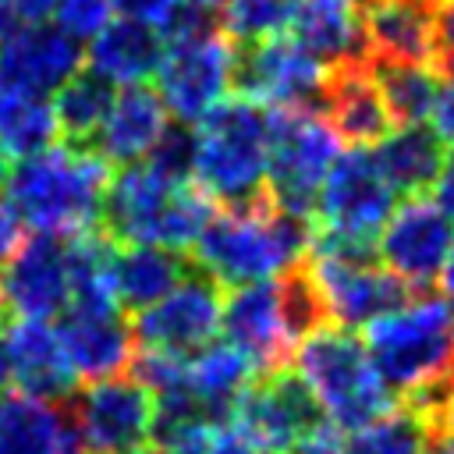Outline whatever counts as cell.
<instances>
[{
    "mask_svg": "<svg viewBox=\"0 0 454 454\" xmlns=\"http://www.w3.org/2000/svg\"><path fill=\"white\" fill-rule=\"evenodd\" d=\"M312 231V216L284 213L270 199L252 206H220L192 252L206 277L220 287H238L294 270L309 255Z\"/></svg>",
    "mask_w": 454,
    "mask_h": 454,
    "instance_id": "obj_1",
    "label": "cell"
},
{
    "mask_svg": "<svg viewBox=\"0 0 454 454\" xmlns=\"http://www.w3.org/2000/svg\"><path fill=\"white\" fill-rule=\"evenodd\" d=\"M110 184V163L89 145H50L25 156L7 174V202L18 216L43 234L96 231L103 216V195Z\"/></svg>",
    "mask_w": 454,
    "mask_h": 454,
    "instance_id": "obj_2",
    "label": "cell"
},
{
    "mask_svg": "<svg viewBox=\"0 0 454 454\" xmlns=\"http://www.w3.org/2000/svg\"><path fill=\"white\" fill-rule=\"evenodd\" d=\"M213 216V199L199 184H177L145 160L110 174L103 195V234L117 245H163L188 252Z\"/></svg>",
    "mask_w": 454,
    "mask_h": 454,
    "instance_id": "obj_3",
    "label": "cell"
},
{
    "mask_svg": "<svg viewBox=\"0 0 454 454\" xmlns=\"http://www.w3.org/2000/svg\"><path fill=\"white\" fill-rule=\"evenodd\" d=\"M273 110L227 96L195 128V181L220 206H252L266 199Z\"/></svg>",
    "mask_w": 454,
    "mask_h": 454,
    "instance_id": "obj_4",
    "label": "cell"
},
{
    "mask_svg": "<svg viewBox=\"0 0 454 454\" xmlns=\"http://www.w3.org/2000/svg\"><path fill=\"white\" fill-rule=\"evenodd\" d=\"M294 372L312 390L319 411L344 433L394 411V390L380 380L358 330L323 323L294 348Z\"/></svg>",
    "mask_w": 454,
    "mask_h": 454,
    "instance_id": "obj_5",
    "label": "cell"
},
{
    "mask_svg": "<svg viewBox=\"0 0 454 454\" xmlns=\"http://www.w3.org/2000/svg\"><path fill=\"white\" fill-rule=\"evenodd\" d=\"M365 348L394 394H415L454 369V312L443 294H419L365 326Z\"/></svg>",
    "mask_w": 454,
    "mask_h": 454,
    "instance_id": "obj_6",
    "label": "cell"
},
{
    "mask_svg": "<svg viewBox=\"0 0 454 454\" xmlns=\"http://www.w3.org/2000/svg\"><path fill=\"white\" fill-rule=\"evenodd\" d=\"M266 199L298 216H316L319 188L340 156V138L316 106H270Z\"/></svg>",
    "mask_w": 454,
    "mask_h": 454,
    "instance_id": "obj_7",
    "label": "cell"
},
{
    "mask_svg": "<svg viewBox=\"0 0 454 454\" xmlns=\"http://www.w3.org/2000/svg\"><path fill=\"white\" fill-rule=\"evenodd\" d=\"M234 53L238 43L223 28L167 43L156 71V92L167 114L174 121L199 124L216 103H223L234 89Z\"/></svg>",
    "mask_w": 454,
    "mask_h": 454,
    "instance_id": "obj_8",
    "label": "cell"
},
{
    "mask_svg": "<svg viewBox=\"0 0 454 454\" xmlns=\"http://www.w3.org/2000/svg\"><path fill=\"white\" fill-rule=\"evenodd\" d=\"M330 67L319 64L294 35H262L238 43L234 85L262 106H316L323 99Z\"/></svg>",
    "mask_w": 454,
    "mask_h": 454,
    "instance_id": "obj_9",
    "label": "cell"
},
{
    "mask_svg": "<svg viewBox=\"0 0 454 454\" xmlns=\"http://www.w3.org/2000/svg\"><path fill=\"white\" fill-rule=\"evenodd\" d=\"M309 273L323 294L326 316L337 326L365 330L380 316L394 312L411 298V287L401 284L380 255H333V252H309Z\"/></svg>",
    "mask_w": 454,
    "mask_h": 454,
    "instance_id": "obj_10",
    "label": "cell"
},
{
    "mask_svg": "<svg viewBox=\"0 0 454 454\" xmlns=\"http://www.w3.org/2000/svg\"><path fill=\"white\" fill-rule=\"evenodd\" d=\"M71 401V422L89 454H124L138 443H149L156 401L138 376L121 372L92 380Z\"/></svg>",
    "mask_w": 454,
    "mask_h": 454,
    "instance_id": "obj_11",
    "label": "cell"
},
{
    "mask_svg": "<svg viewBox=\"0 0 454 454\" xmlns=\"http://www.w3.org/2000/svg\"><path fill=\"white\" fill-rule=\"evenodd\" d=\"M223 316V294L213 277L202 270L184 273L177 287H170L160 301L135 316V340L145 351H167L192 358L199 348L216 340Z\"/></svg>",
    "mask_w": 454,
    "mask_h": 454,
    "instance_id": "obj_12",
    "label": "cell"
},
{
    "mask_svg": "<svg viewBox=\"0 0 454 454\" xmlns=\"http://www.w3.org/2000/svg\"><path fill=\"white\" fill-rule=\"evenodd\" d=\"M326 419L305 387V380L294 369H273L259 372V380L248 383L241 401L234 404L231 422L245 429L266 454H291L305 440V433Z\"/></svg>",
    "mask_w": 454,
    "mask_h": 454,
    "instance_id": "obj_13",
    "label": "cell"
},
{
    "mask_svg": "<svg viewBox=\"0 0 454 454\" xmlns=\"http://www.w3.org/2000/svg\"><path fill=\"white\" fill-rule=\"evenodd\" d=\"M394 206H397V192L383 177L372 149L355 145L351 153H340L337 163L330 167L316 199V216L319 227L376 241Z\"/></svg>",
    "mask_w": 454,
    "mask_h": 454,
    "instance_id": "obj_14",
    "label": "cell"
},
{
    "mask_svg": "<svg viewBox=\"0 0 454 454\" xmlns=\"http://www.w3.org/2000/svg\"><path fill=\"white\" fill-rule=\"evenodd\" d=\"M454 245V220L422 195H408L394 206L376 234L380 262L408 287H426L440 277Z\"/></svg>",
    "mask_w": 454,
    "mask_h": 454,
    "instance_id": "obj_15",
    "label": "cell"
},
{
    "mask_svg": "<svg viewBox=\"0 0 454 454\" xmlns=\"http://www.w3.org/2000/svg\"><path fill=\"white\" fill-rule=\"evenodd\" d=\"M0 294L18 319H53L71 301L67 238L35 231L7 259Z\"/></svg>",
    "mask_w": 454,
    "mask_h": 454,
    "instance_id": "obj_16",
    "label": "cell"
},
{
    "mask_svg": "<svg viewBox=\"0 0 454 454\" xmlns=\"http://www.w3.org/2000/svg\"><path fill=\"white\" fill-rule=\"evenodd\" d=\"M57 330L78 380L121 376L135 362V326L117 301H67Z\"/></svg>",
    "mask_w": 454,
    "mask_h": 454,
    "instance_id": "obj_17",
    "label": "cell"
},
{
    "mask_svg": "<svg viewBox=\"0 0 454 454\" xmlns=\"http://www.w3.org/2000/svg\"><path fill=\"white\" fill-rule=\"evenodd\" d=\"M220 333L234 348H241L259 372L284 369L294 355V340L284 326L277 280H252L231 287L223 298Z\"/></svg>",
    "mask_w": 454,
    "mask_h": 454,
    "instance_id": "obj_18",
    "label": "cell"
},
{
    "mask_svg": "<svg viewBox=\"0 0 454 454\" xmlns=\"http://www.w3.org/2000/svg\"><path fill=\"white\" fill-rule=\"evenodd\" d=\"M85 67V50L53 21H35L0 39V89L57 92Z\"/></svg>",
    "mask_w": 454,
    "mask_h": 454,
    "instance_id": "obj_19",
    "label": "cell"
},
{
    "mask_svg": "<svg viewBox=\"0 0 454 454\" xmlns=\"http://www.w3.org/2000/svg\"><path fill=\"white\" fill-rule=\"evenodd\" d=\"M7 355H11V383L18 394L64 404L74 397L78 372L67 358L60 330L50 319H18L7 330Z\"/></svg>",
    "mask_w": 454,
    "mask_h": 454,
    "instance_id": "obj_20",
    "label": "cell"
},
{
    "mask_svg": "<svg viewBox=\"0 0 454 454\" xmlns=\"http://www.w3.org/2000/svg\"><path fill=\"white\" fill-rule=\"evenodd\" d=\"M319 110L337 131V138L351 145H376L394 124L369 60L330 67Z\"/></svg>",
    "mask_w": 454,
    "mask_h": 454,
    "instance_id": "obj_21",
    "label": "cell"
},
{
    "mask_svg": "<svg viewBox=\"0 0 454 454\" xmlns=\"http://www.w3.org/2000/svg\"><path fill=\"white\" fill-rule=\"evenodd\" d=\"M170 124V114L156 89L149 85H121L114 89V103L92 138V149L110 167L142 163L163 128Z\"/></svg>",
    "mask_w": 454,
    "mask_h": 454,
    "instance_id": "obj_22",
    "label": "cell"
},
{
    "mask_svg": "<svg viewBox=\"0 0 454 454\" xmlns=\"http://www.w3.org/2000/svg\"><path fill=\"white\" fill-rule=\"evenodd\" d=\"M440 0H365V43L376 60L433 64Z\"/></svg>",
    "mask_w": 454,
    "mask_h": 454,
    "instance_id": "obj_23",
    "label": "cell"
},
{
    "mask_svg": "<svg viewBox=\"0 0 454 454\" xmlns=\"http://www.w3.org/2000/svg\"><path fill=\"white\" fill-rule=\"evenodd\" d=\"M365 0H301L291 18V35L326 67L369 60L365 43Z\"/></svg>",
    "mask_w": 454,
    "mask_h": 454,
    "instance_id": "obj_24",
    "label": "cell"
},
{
    "mask_svg": "<svg viewBox=\"0 0 454 454\" xmlns=\"http://www.w3.org/2000/svg\"><path fill=\"white\" fill-rule=\"evenodd\" d=\"M163 50H167V39L160 35V28L142 25V21H128V18H110L89 39L85 67L117 89L121 85H145L149 78H156Z\"/></svg>",
    "mask_w": 454,
    "mask_h": 454,
    "instance_id": "obj_25",
    "label": "cell"
},
{
    "mask_svg": "<svg viewBox=\"0 0 454 454\" xmlns=\"http://www.w3.org/2000/svg\"><path fill=\"white\" fill-rule=\"evenodd\" d=\"M255 376L259 369L252 365V358L231 340H209L188 358V390L216 426L231 422L234 404L241 401V394Z\"/></svg>",
    "mask_w": 454,
    "mask_h": 454,
    "instance_id": "obj_26",
    "label": "cell"
},
{
    "mask_svg": "<svg viewBox=\"0 0 454 454\" xmlns=\"http://www.w3.org/2000/svg\"><path fill=\"white\" fill-rule=\"evenodd\" d=\"M188 273L184 252L163 245H117L114 248V298L121 309L142 312L160 301Z\"/></svg>",
    "mask_w": 454,
    "mask_h": 454,
    "instance_id": "obj_27",
    "label": "cell"
},
{
    "mask_svg": "<svg viewBox=\"0 0 454 454\" xmlns=\"http://www.w3.org/2000/svg\"><path fill=\"white\" fill-rule=\"evenodd\" d=\"M372 156L397 195H422L440 174L443 142L426 124H397L372 145Z\"/></svg>",
    "mask_w": 454,
    "mask_h": 454,
    "instance_id": "obj_28",
    "label": "cell"
},
{
    "mask_svg": "<svg viewBox=\"0 0 454 454\" xmlns=\"http://www.w3.org/2000/svg\"><path fill=\"white\" fill-rule=\"evenodd\" d=\"M71 419L53 401L14 394L0 404V454H64Z\"/></svg>",
    "mask_w": 454,
    "mask_h": 454,
    "instance_id": "obj_29",
    "label": "cell"
},
{
    "mask_svg": "<svg viewBox=\"0 0 454 454\" xmlns=\"http://www.w3.org/2000/svg\"><path fill=\"white\" fill-rule=\"evenodd\" d=\"M60 128L53 114V99L32 89H0V145L7 156L25 160L50 145H57Z\"/></svg>",
    "mask_w": 454,
    "mask_h": 454,
    "instance_id": "obj_30",
    "label": "cell"
},
{
    "mask_svg": "<svg viewBox=\"0 0 454 454\" xmlns=\"http://www.w3.org/2000/svg\"><path fill=\"white\" fill-rule=\"evenodd\" d=\"M114 89L106 78H99L96 71H78L74 78H67L57 96H53V114H57V128L64 135L67 145H89L114 103Z\"/></svg>",
    "mask_w": 454,
    "mask_h": 454,
    "instance_id": "obj_31",
    "label": "cell"
},
{
    "mask_svg": "<svg viewBox=\"0 0 454 454\" xmlns=\"http://www.w3.org/2000/svg\"><path fill=\"white\" fill-rule=\"evenodd\" d=\"M369 67L376 74V85L383 92V103L390 110V121L397 124H422L429 121L433 99H436V74L429 64H408V60H376L369 57Z\"/></svg>",
    "mask_w": 454,
    "mask_h": 454,
    "instance_id": "obj_32",
    "label": "cell"
},
{
    "mask_svg": "<svg viewBox=\"0 0 454 454\" xmlns=\"http://www.w3.org/2000/svg\"><path fill=\"white\" fill-rule=\"evenodd\" d=\"M436 447V429L419 411L394 408L383 419L351 429L340 454H433Z\"/></svg>",
    "mask_w": 454,
    "mask_h": 454,
    "instance_id": "obj_33",
    "label": "cell"
},
{
    "mask_svg": "<svg viewBox=\"0 0 454 454\" xmlns=\"http://www.w3.org/2000/svg\"><path fill=\"white\" fill-rule=\"evenodd\" d=\"M277 291H280V312H284V326L298 348V340H305L312 330H319L323 323H330L323 294L309 273V266H294L287 273L277 277Z\"/></svg>",
    "mask_w": 454,
    "mask_h": 454,
    "instance_id": "obj_34",
    "label": "cell"
},
{
    "mask_svg": "<svg viewBox=\"0 0 454 454\" xmlns=\"http://www.w3.org/2000/svg\"><path fill=\"white\" fill-rule=\"evenodd\" d=\"M301 0H220V25L234 43L277 35L291 25Z\"/></svg>",
    "mask_w": 454,
    "mask_h": 454,
    "instance_id": "obj_35",
    "label": "cell"
},
{
    "mask_svg": "<svg viewBox=\"0 0 454 454\" xmlns=\"http://www.w3.org/2000/svg\"><path fill=\"white\" fill-rule=\"evenodd\" d=\"M145 163H149L156 174H163L167 181L192 184V177H195V128L170 117V124L163 128V135H160L156 145L149 149Z\"/></svg>",
    "mask_w": 454,
    "mask_h": 454,
    "instance_id": "obj_36",
    "label": "cell"
},
{
    "mask_svg": "<svg viewBox=\"0 0 454 454\" xmlns=\"http://www.w3.org/2000/svg\"><path fill=\"white\" fill-rule=\"evenodd\" d=\"M50 18L57 28H64L78 43H89L114 18V7L110 0H53Z\"/></svg>",
    "mask_w": 454,
    "mask_h": 454,
    "instance_id": "obj_37",
    "label": "cell"
},
{
    "mask_svg": "<svg viewBox=\"0 0 454 454\" xmlns=\"http://www.w3.org/2000/svg\"><path fill=\"white\" fill-rule=\"evenodd\" d=\"M53 11V0H0V39L14 35L25 25L46 21Z\"/></svg>",
    "mask_w": 454,
    "mask_h": 454,
    "instance_id": "obj_38",
    "label": "cell"
},
{
    "mask_svg": "<svg viewBox=\"0 0 454 454\" xmlns=\"http://www.w3.org/2000/svg\"><path fill=\"white\" fill-rule=\"evenodd\" d=\"M110 7H114L117 18H128V21H142V25L163 28L167 18L174 14L177 0H110Z\"/></svg>",
    "mask_w": 454,
    "mask_h": 454,
    "instance_id": "obj_39",
    "label": "cell"
},
{
    "mask_svg": "<svg viewBox=\"0 0 454 454\" xmlns=\"http://www.w3.org/2000/svg\"><path fill=\"white\" fill-rule=\"evenodd\" d=\"M429 128L436 131V138L443 145H454V74H447V82H440L433 110H429Z\"/></svg>",
    "mask_w": 454,
    "mask_h": 454,
    "instance_id": "obj_40",
    "label": "cell"
},
{
    "mask_svg": "<svg viewBox=\"0 0 454 454\" xmlns=\"http://www.w3.org/2000/svg\"><path fill=\"white\" fill-rule=\"evenodd\" d=\"M433 64H440L447 74H454V0L436 4V50Z\"/></svg>",
    "mask_w": 454,
    "mask_h": 454,
    "instance_id": "obj_41",
    "label": "cell"
},
{
    "mask_svg": "<svg viewBox=\"0 0 454 454\" xmlns=\"http://www.w3.org/2000/svg\"><path fill=\"white\" fill-rule=\"evenodd\" d=\"M21 241H25V220L18 216V209L7 199H0V270L21 248Z\"/></svg>",
    "mask_w": 454,
    "mask_h": 454,
    "instance_id": "obj_42",
    "label": "cell"
},
{
    "mask_svg": "<svg viewBox=\"0 0 454 454\" xmlns=\"http://www.w3.org/2000/svg\"><path fill=\"white\" fill-rule=\"evenodd\" d=\"M206 454H266V450L245 429H238L234 422H227V426L216 429V436H213V443H209Z\"/></svg>",
    "mask_w": 454,
    "mask_h": 454,
    "instance_id": "obj_43",
    "label": "cell"
},
{
    "mask_svg": "<svg viewBox=\"0 0 454 454\" xmlns=\"http://www.w3.org/2000/svg\"><path fill=\"white\" fill-rule=\"evenodd\" d=\"M433 202L454 220V153L450 156H443V163H440V174H436V181H433Z\"/></svg>",
    "mask_w": 454,
    "mask_h": 454,
    "instance_id": "obj_44",
    "label": "cell"
},
{
    "mask_svg": "<svg viewBox=\"0 0 454 454\" xmlns=\"http://www.w3.org/2000/svg\"><path fill=\"white\" fill-rule=\"evenodd\" d=\"M436 443H440L443 454H454V401L447 404V411L436 422Z\"/></svg>",
    "mask_w": 454,
    "mask_h": 454,
    "instance_id": "obj_45",
    "label": "cell"
},
{
    "mask_svg": "<svg viewBox=\"0 0 454 454\" xmlns=\"http://www.w3.org/2000/svg\"><path fill=\"white\" fill-rule=\"evenodd\" d=\"M440 294L447 298V301H454V245H450V255H447V262H443V270H440Z\"/></svg>",
    "mask_w": 454,
    "mask_h": 454,
    "instance_id": "obj_46",
    "label": "cell"
},
{
    "mask_svg": "<svg viewBox=\"0 0 454 454\" xmlns=\"http://www.w3.org/2000/svg\"><path fill=\"white\" fill-rule=\"evenodd\" d=\"M11 387V355H7V340L0 337V390Z\"/></svg>",
    "mask_w": 454,
    "mask_h": 454,
    "instance_id": "obj_47",
    "label": "cell"
},
{
    "mask_svg": "<svg viewBox=\"0 0 454 454\" xmlns=\"http://www.w3.org/2000/svg\"><path fill=\"white\" fill-rule=\"evenodd\" d=\"M7 174H11V163H7V149L0 145V188L7 184Z\"/></svg>",
    "mask_w": 454,
    "mask_h": 454,
    "instance_id": "obj_48",
    "label": "cell"
},
{
    "mask_svg": "<svg viewBox=\"0 0 454 454\" xmlns=\"http://www.w3.org/2000/svg\"><path fill=\"white\" fill-rule=\"evenodd\" d=\"M124 454H156V447H153V443H138V447H131V450H124Z\"/></svg>",
    "mask_w": 454,
    "mask_h": 454,
    "instance_id": "obj_49",
    "label": "cell"
},
{
    "mask_svg": "<svg viewBox=\"0 0 454 454\" xmlns=\"http://www.w3.org/2000/svg\"><path fill=\"white\" fill-rule=\"evenodd\" d=\"M188 4H202V7H220V0H188Z\"/></svg>",
    "mask_w": 454,
    "mask_h": 454,
    "instance_id": "obj_50",
    "label": "cell"
},
{
    "mask_svg": "<svg viewBox=\"0 0 454 454\" xmlns=\"http://www.w3.org/2000/svg\"><path fill=\"white\" fill-rule=\"evenodd\" d=\"M4 316H7V301H4V294H0V323H4Z\"/></svg>",
    "mask_w": 454,
    "mask_h": 454,
    "instance_id": "obj_51",
    "label": "cell"
},
{
    "mask_svg": "<svg viewBox=\"0 0 454 454\" xmlns=\"http://www.w3.org/2000/svg\"><path fill=\"white\" fill-rule=\"evenodd\" d=\"M433 454H443V450H440V447H436V450H433Z\"/></svg>",
    "mask_w": 454,
    "mask_h": 454,
    "instance_id": "obj_52",
    "label": "cell"
},
{
    "mask_svg": "<svg viewBox=\"0 0 454 454\" xmlns=\"http://www.w3.org/2000/svg\"><path fill=\"white\" fill-rule=\"evenodd\" d=\"M0 404H4V401H0Z\"/></svg>",
    "mask_w": 454,
    "mask_h": 454,
    "instance_id": "obj_53",
    "label": "cell"
}]
</instances>
